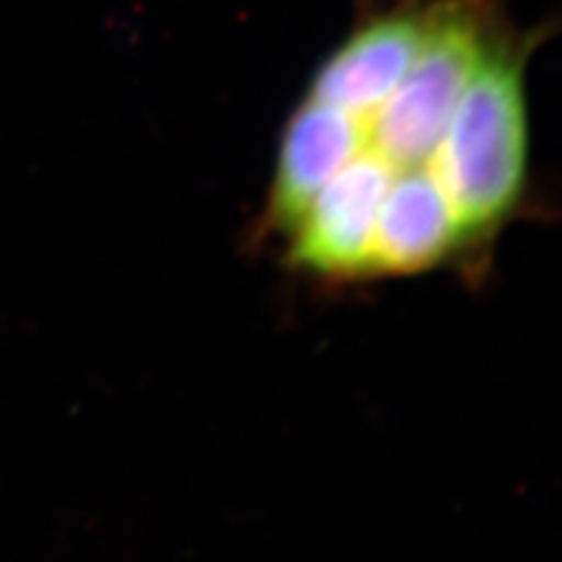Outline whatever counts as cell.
<instances>
[{
	"instance_id": "cell-5",
	"label": "cell",
	"mask_w": 562,
	"mask_h": 562,
	"mask_svg": "<svg viewBox=\"0 0 562 562\" xmlns=\"http://www.w3.org/2000/svg\"><path fill=\"white\" fill-rule=\"evenodd\" d=\"M368 150V120L307 97L281 132L266 200V231L289 235L322 188Z\"/></svg>"
},
{
	"instance_id": "cell-6",
	"label": "cell",
	"mask_w": 562,
	"mask_h": 562,
	"mask_svg": "<svg viewBox=\"0 0 562 562\" xmlns=\"http://www.w3.org/2000/svg\"><path fill=\"white\" fill-rule=\"evenodd\" d=\"M467 244L441 183L427 165L398 169L384 192L373 239V274H417Z\"/></svg>"
},
{
	"instance_id": "cell-2",
	"label": "cell",
	"mask_w": 562,
	"mask_h": 562,
	"mask_svg": "<svg viewBox=\"0 0 562 562\" xmlns=\"http://www.w3.org/2000/svg\"><path fill=\"white\" fill-rule=\"evenodd\" d=\"M497 35V0H431L408 74L368 117V148L398 169L427 165Z\"/></svg>"
},
{
	"instance_id": "cell-3",
	"label": "cell",
	"mask_w": 562,
	"mask_h": 562,
	"mask_svg": "<svg viewBox=\"0 0 562 562\" xmlns=\"http://www.w3.org/2000/svg\"><path fill=\"white\" fill-rule=\"evenodd\" d=\"M396 169L371 148L330 179L289 233V260L324 281L373 277L378 214Z\"/></svg>"
},
{
	"instance_id": "cell-1",
	"label": "cell",
	"mask_w": 562,
	"mask_h": 562,
	"mask_svg": "<svg viewBox=\"0 0 562 562\" xmlns=\"http://www.w3.org/2000/svg\"><path fill=\"white\" fill-rule=\"evenodd\" d=\"M535 43V35H495L427 162L467 244L497 231L522 198L530 153L525 74Z\"/></svg>"
},
{
	"instance_id": "cell-4",
	"label": "cell",
	"mask_w": 562,
	"mask_h": 562,
	"mask_svg": "<svg viewBox=\"0 0 562 562\" xmlns=\"http://www.w3.org/2000/svg\"><path fill=\"white\" fill-rule=\"evenodd\" d=\"M429 12L431 3L406 0L366 16L316 68L307 97L371 117L408 74L425 43Z\"/></svg>"
}]
</instances>
